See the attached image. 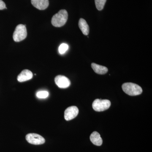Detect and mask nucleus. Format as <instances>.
I'll return each mask as SVG.
<instances>
[{"mask_svg":"<svg viewBox=\"0 0 152 152\" xmlns=\"http://www.w3.org/2000/svg\"><path fill=\"white\" fill-rule=\"evenodd\" d=\"M79 26L83 34L85 35H88V34L89 33V27L84 19H80L79 21Z\"/></svg>","mask_w":152,"mask_h":152,"instance_id":"nucleus-11","label":"nucleus"},{"mask_svg":"<svg viewBox=\"0 0 152 152\" xmlns=\"http://www.w3.org/2000/svg\"><path fill=\"white\" fill-rule=\"evenodd\" d=\"M68 14L65 10H61L52 18V25L56 27H61L65 24L67 21Z\"/></svg>","mask_w":152,"mask_h":152,"instance_id":"nucleus-1","label":"nucleus"},{"mask_svg":"<svg viewBox=\"0 0 152 152\" xmlns=\"http://www.w3.org/2000/svg\"><path fill=\"white\" fill-rule=\"evenodd\" d=\"M27 35L26 28L25 25H18L14 31L13 38L16 42H19L25 39Z\"/></svg>","mask_w":152,"mask_h":152,"instance_id":"nucleus-3","label":"nucleus"},{"mask_svg":"<svg viewBox=\"0 0 152 152\" xmlns=\"http://www.w3.org/2000/svg\"><path fill=\"white\" fill-rule=\"evenodd\" d=\"M107 0H95L96 7L99 11H101L104 9Z\"/></svg>","mask_w":152,"mask_h":152,"instance_id":"nucleus-13","label":"nucleus"},{"mask_svg":"<svg viewBox=\"0 0 152 152\" xmlns=\"http://www.w3.org/2000/svg\"><path fill=\"white\" fill-rule=\"evenodd\" d=\"M91 67L95 72L99 75H104L108 72V69L106 67L95 63L91 64Z\"/></svg>","mask_w":152,"mask_h":152,"instance_id":"nucleus-12","label":"nucleus"},{"mask_svg":"<svg viewBox=\"0 0 152 152\" xmlns=\"http://www.w3.org/2000/svg\"><path fill=\"white\" fill-rule=\"evenodd\" d=\"M90 140L95 145L101 146L102 144V139L100 135L96 132H94L90 136Z\"/></svg>","mask_w":152,"mask_h":152,"instance_id":"nucleus-10","label":"nucleus"},{"mask_svg":"<svg viewBox=\"0 0 152 152\" xmlns=\"http://www.w3.org/2000/svg\"><path fill=\"white\" fill-rule=\"evenodd\" d=\"M69 47L67 44L66 43H63L60 45L59 47L58 51L59 53L61 54L62 55L64 54L69 49Z\"/></svg>","mask_w":152,"mask_h":152,"instance_id":"nucleus-15","label":"nucleus"},{"mask_svg":"<svg viewBox=\"0 0 152 152\" xmlns=\"http://www.w3.org/2000/svg\"><path fill=\"white\" fill-rule=\"evenodd\" d=\"M33 75L31 71L28 69L23 70L18 76L17 80L19 82H24L32 78Z\"/></svg>","mask_w":152,"mask_h":152,"instance_id":"nucleus-8","label":"nucleus"},{"mask_svg":"<svg viewBox=\"0 0 152 152\" xmlns=\"http://www.w3.org/2000/svg\"><path fill=\"white\" fill-rule=\"evenodd\" d=\"M111 106L110 101L107 99H96L93 102V108L96 111L102 112L107 110Z\"/></svg>","mask_w":152,"mask_h":152,"instance_id":"nucleus-4","label":"nucleus"},{"mask_svg":"<svg viewBox=\"0 0 152 152\" xmlns=\"http://www.w3.org/2000/svg\"><path fill=\"white\" fill-rule=\"evenodd\" d=\"M79 110L76 106H71L67 108L64 112V118L66 121L73 119L77 116Z\"/></svg>","mask_w":152,"mask_h":152,"instance_id":"nucleus-7","label":"nucleus"},{"mask_svg":"<svg viewBox=\"0 0 152 152\" xmlns=\"http://www.w3.org/2000/svg\"><path fill=\"white\" fill-rule=\"evenodd\" d=\"M122 88L126 94L131 96H137L142 92L141 87L133 83H125L123 84Z\"/></svg>","mask_w":152,"mask_h":152,"instance_id":"nucleus-2","label":"nucleus"},{"mask_svg":"<svg viewBox=\"0 0 152 152\" xmlns=\"http://www.w3.org/2000/svg\"><path fill=\"white\" fill-rule=\"evenodd\" d=\"M26 138L28 142L33 145H42L45 143V140L43 137L35 133L28 134L26 136Z\"/></svg>","mask_w":152,"mask_h":152,"instance_id":"nucleus-5","label":"nucleus"},{"mask_svg":"<svg viewBox=\"0 0 152 152\" xmlns=\"http://www.w3.org/2000/svg\"><path fill=\"white\" fill-rule=\"evenodd\" d=\"M32 4L39 10H45L48 7L49 0H31Z\"/></svg>","mask_w":152,"mask_h":152,"instance_id":"nucleus-9","label":"nucleus"},{"mask_svg":"<svg viewBox=\"0 0 152 152\" xmlns=\"http://www.w3.org/2000/svg\"><path fill=\"white\" fill-rule=\"evenodd\" d=\"M4 9H7L5 4L2 0H0V10H3Z\"/></svg>","mask_w":152,"mask_h":152,"instance_id":"nucleus-16","label":"nucleus"},{"mask_svg":"<svg viewBox=\"0 0 152 152\" xmlns=\"http://www.w3.org/2000/svg\"><path fill=\"white\" fill-rule=\"evenodd\" d=\"M56 84L61 88H66L70 86L71 82L67 77L64 76L58 75L55 77Z\"/></svg>","mask_w":152,"mask_h":152,"instance_id":"nucleus-6","label":"nucleus"},{"mask_svg":"<svg viewBox=\"0 0 152 152\" xmlns=\"http://www.w3.org/2000/svg\"><path fill=\"white\" fill-rule=\"evenodd\" d=\"M37 97L39 99H46L49 96V93L48 91H39L37 93Z\"/></svg>","mask_w":152,"mask_h":152,"instance_id":"nucleus-14","label":"nucleus"}]
</instances>
